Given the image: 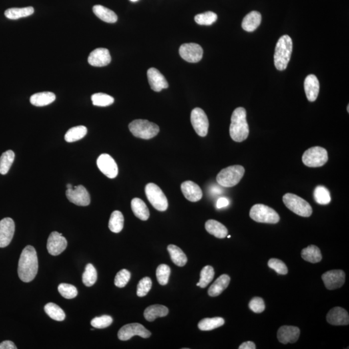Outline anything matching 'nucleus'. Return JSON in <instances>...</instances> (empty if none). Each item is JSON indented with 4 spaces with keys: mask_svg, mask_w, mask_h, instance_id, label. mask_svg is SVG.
I'll return each mask as SVG.
<instances>
[{
    "mask_svg": "<svg viewBox=\"0 0 349 349\" xmlns=\"http://www.w3.org/2000/svg\"><path fill=\"white\" fill-rule=\"evenodd\" d=\"M39 270L37 251L32 246H27L21 252L18 273L21 281L29 283L35 278Z\"/></svg>",
    "mask_w": 349,
    "mask_h": 349,
    "instance_id": "obj_1",
    "label": "nucleus"
},
{
    "mask_svg": "<svg viewBox=\"0 0 349 349\" xmlns=\"http://www.w3.org/2000/svg\"><path fill=\"white\" fill-rule=\"evenodd\" d=\"M230 135L233 141L241 143L248 138L249 126L246 121V109L237 107L231 117Z\"/></svg>",
    "mask_w": 349,
    "mask_h": 349,
    "instance_id": "obj_2",
    "label": "nucleus"
},
{
    "mask_svg": "<svg viewBox=\"0 0 349 349\" xmlns=\"http://www.w3.org/2000/svg\"><path fill=\"white\" fill-rule=\"evenodd\" d=\"M292 46V41L289 36H282L279 39L274 53V65L279 71H283L288 66Z\"/></svg>",
    "mask_w": 349,
    "mask_h": 349,
    "instance_id": "obj_3",
    "label": "nucleus"
},
{
    "mask_svg": "<svg viewBox=\"0 0 349 349\" xmlns=\"http://www.w3.org/2000/svg\"><path fill=\"white\" fill-rule=\"evenodd\" d=\"M245 169L240 165H231L222 169L217 176V182L221 186L230 187L238 184L244 176Z\"/></svg>",
    "mask_w": 349,
    "mask_h": 349,
    "instance_id": "obj_4",
    "label": "nucleus"
},
{
    "mask_svg": "<svg viewBox=\"0 0 349 349\" xmlns=\"http://www.w3.org/2000/svg\"><path fill=\"white\" fill-rule=\"evenodd\" d=\"M129 129L135 137L145 140L153 138L157 136L160 131V129L156 123L142 119L131 122L129 123Z\"/></svg>",
    "mask_w": 349,
    "mask_h": 349,
    "instance_id": "obj_5",
    "label": "nucleus"
},
{
    "mask_svg": "<svg viewBox=\"0 0 349 349\" xmlns=\"http://www.w3.org/2000/svg\"><path fill=\"white\" fill-rule=\"evenodd\" d=\"M283 201L287 208L300 216L308 217L312 215V208L310 204L298 195L286 193Z\"/></svg>",
    "mask_w": 349,
    "mask_h": 349,
    "instance_id": "obj_6",
    "label": "nucleus"
},
{
    "mask_svg": "<svg viewBox=\"0 0 349 349\" xmlns=\"http://www.w3.org/2000/svg\"><path fill=\"white\" fill-rule=\"evenodd\" d=\"M250 217L256 222L268 224H276L280 220V217L274 209L261 204L255 205L252 207Z\"/></svg>",
    "mask_w": 349,
    "mask_h": 349,
    "instance_id": "obj_7",
    "label": "nucleus"
},
{
    "mask_svg": "<svg viewBox=\"0 0 349 349\" xmlns=\"http://www.w3.org/2000/svg\"><path fill=\"white\" fill-rule=\"evenodd\" d=\"M328 153L326 149L320 146L310 147L305 151L302 157L303 164L310 167L323 166L328 161Z\"/></svg>",
    "mask_w": 349,
    "mask_h": 349,
    "instance_id": "obj_8",
    "label": "nucleus"
},
{
    "mask_svg": "<svg viewBox=\"0 0 349 349\" xmlns=\"http://www.w3.org/2000/svg\"><path fill=\"white\" fill-rule=\"evenodd\" d=\"M145 195L149 202L157 210L164 211L168 207V202L162 189L154 183H149L145 187Z\"/></svg>",
    "mask_w": 349,
    "mask_h": 349,
    "instance_id": "obj_9",
    "label": "nucleus"
},
{
    "mask_svg": "<svg viewBox=\"0 0 349 349\" xmlns=\"http://www.w3.org/2000/svg\"><path fill=\"white\" fill-rule=\"evenodd\" d=\"M191 123L195 132L200 137H206L208 132L209 121L205 111L199 107L193 109L191 113Z\"/></svg>",
    "mask_w": 349,
    "mask_h": 349,
    "instance_id": "obj_10",
    "label": "nucleus"
},
{
    "mask_svg": "<svg viewBox=\"0 0 349 349\" xmlns=\"http://www.w3.org/2000/svg\"><path fill=\"white\" fill-rule=\"evenodd\" d=\"M135 336H141L143 338H148L151 336V332L143 325L137 323L125 325L122 327L118 332V338L122 341L129 340Z\"/></svg>",
    "mask_w": 349,
    "mask_h": 349,
    "instance_id": "obj_11",
    "label": "nucleus"
},
{
    "mask_svg": "<svg viewBox=\"0 0 349 349\" xmlns=\"http://www.w3.org/2000/svg\"><path fill=\"white\" fill-rule=\"evenodd\" d=\"M66 196L70 202L77 206H86L91 203L90 195L82 185L67 189Z\"/></svg>",
    "mask_w": 349,
    "mask_h": 349,
    "instance_id": "obj_12",
    "label": "nucleus"
},
{
    "mask_svg": "<svg viewBox=\"0 0 349 349\" xmlns=\"http://www.w3.org/2000/svg\"><path fill=\"white\" fill-rule=\"evenodd\" d=\"M179 54L185 61L189 63H197L202 59L203 48L197 43H184L179 49Z\"/></svg>",
    "mask_w": 349,
    "mask_h": 349,
    "instance_id": "obj_13",
    "label": "nucleus"
},
{
    "mask_svg": "<svg viewBox=\"0 0 349 349\" xmlns=\"http://www.w3.org/2000/svg\"><path fill=\"white\" fill-rule=\"evenodd\" d=\"M100 171L109 179H114L119 173L116 162L110 155L103 153L100 155L97 161Z\"/></svg>",
    "mask_w": 349,
    "mask_h": 349,
    "instance_id": "obj_14",
    "label": "nucleus"
},
{
    "mask_svg": "<svg viewBox=\"0 0 349 349\" xmlns=\"http://www.w3.org/2000/svg\"><path fill=\"white\" fill-rule=\"evenodd\" d=\"M325 286L328 290L341 288L346 281V273L342 270L328 271L322 275Z\"/></svg>",
    "mask_w": 349,
    "mask_h": 349,
    "instance_id": "obj_15",
    "label": "nucleus"
},
{
    "mask_svg": "<svg viewBox=\"0 0 349 349\" xmlns=\"http://www.w3.org/2000/svg\"><path fill=\"white\" fill-rule=\"evenodd\" d=\"M67 241L62 233L53 232L50 234L47 240V248L52 256H58L65 250Z\"/></svg>",
    "mask_w": 349,
    "mask_h": 349,
    "instance_id": "obj_16",
    "label": "nucleus"
},
{
    "mask_svg": "<svg viewBox=\"0 0 349 349\" xmlns=\"http://www.w3.org/2000/svg\"><path fill=\"white\" fill-rule=\"evenodd\" d=\"M15 224L9 217L0 221V248H5L11 243L15 234Z\"/></svg>",
    "mask_w": 349,
    "mask_h": 349,
    "instance_id": "obj_17",
    "label": "nucleus"
},
{
    "mask_svg": "<svg viewBox=\"0 0 349 349\" xmlns=\"http://www.w3.org/2000/svg\"><path fill=\"white\" fill-rule=\"evenodd\" d=\"M111 61L110 53L105 48H98L94 50L88 57L89 64L94 67H104L109 64Z\"/></svg>",
    "mask_w": 349,
    "mask_h": 349,
    "instance_id": "obj_18",
    "label": "nucleus"
},
{
    "mask_svg": "<svg viewBox=\"0 0 349 349\" xmlns=\"http://www.w3.org/2000/svg\"><path fill=\"white\" fill-rule=\"evenodd\" d=\"M327 320L332 326H348L349 324V313L342 307H334L327 314Z\"/></svg>",
    "mask_w": 349,
    "mask_h": 349,
    "instance_id": "obj_19",
    "label": "nucleus"
},
{
    "mask_svg": "<svg viewBox=\"0 0 349 349\" xmlns=\"http://www.w3.org/2000/svg\"><path fill=\"white\" fill-rule=\"evenodd\" d=\"M147 79L150 85L151 88L156 92H160L163 89L168 87V83L159 70L155 68H150L147 72Z\"/></svg>",
    "mask_w": 349,
    "mask_h": 349,
    "instance_id": "obj_20",
    "label": "nucleus"
},
{
    "mask_svg": "<svg viewBox=\"0 0 349 349\" xmlns=\"http://www.w3.org/2000/svg\"><path fill=\"white\" fill-rule=\"evenodd\" d=\"M300 330L298 327L284 326L281 327L278 331L279 342L283 344H294L298 340Z\"/></svg>",
    "mask_w": 349,
    "mask_h": 349,
    "instance_id": "obj_21",
    "label": "nucleus"
},
{
    "mask_svg": "<svg viewBox=\"0 0 349 349\" xmlns=\"http://www.w3.org/2000/svg\"><path fill=\"white\" fill-rule=\"evenodd\" d=\"M181 190L185 198L191 202H197L203 197V191L199 185L192 181H187L181 185Z\"/></svg>",
    "mask_w": 349,
    "mask_h": 349,
    "instance_id": "obj_22",
    "label": "nucleus"
},
{
    "mask_svg": "<svg viewBox=\"0 0 349 349\" xmlns=\"http://www.w3.org/2000/svg\"><path fill=\"white\" fill-rule=\"evenodd\" d=\"M304 88L308 101H316L320 92V82L318 78L314 75L307 76L305 80Z\"/></svg>",
    "mask_w": 349,
    "mask_h": 349,
    "instance_id": "obj_23",
    "label": "nucleus"
},
{
    "mask_svg": "<svg viewBox=\"0 0 349 349\" xmlns=\"http://www.w3.org/2000/svg\"><path fill=\"white\" fill-rule=\"evenodd\" d=\"M169 310L166 307L161 305H151L147 307L144 313L145 320L153 322L157 318H162L168 314Z\"/></svg>",
    "mask_w": 349,
    "mask_h": 349,
    "instance_id": "obj_24",
    "label": "nucleus"
},
{
    "mask_svg": "<svg viewBox=\"0 0 349 349\" xmlns=\"http://www.w3.org/2000/svg\"><path fill=\"white\" fill-rule=\"evenodd\" d=\"M230 282V276L226 274L221 275L209 287L208 290L209 296L211 297L219 296L228 287Z\"/></svg>",
    "mask_w": 349,
    "mask_h": 349,
    "instance_id": "obj_25",
    "label": "nucleus"
},
{
    "mask_svg": "<svg viewBox=\"0 0 349 349\" xmlns=\"http://www.w3.org/2000/svg\"><path fill=\"white\" fill-rule=\"evenodd\" d=\"M205 228L211 235L219 239L225 238L228 235V230L222 223L215 220H208L205 224Z\"/></svg>",
    "mask_w": 349,
    "mask_h": 349,
    "instance_id": "obj_26",
    "label": "nucleus"
},
{
    "mask_svg": "<svg viewBox=\"0 0 349 349\" xmlns=\"http://www.w3.org/2000/svg\"><path fill=\"white\" fill-rule=\"evenodd\" d=\"M261 22V14L257 11L250 12L243 19L242 27L245 31L253 32L260 25Z\"/></svg>",
    "mask_w": 349,
    "mask_h": 349,
    "instance_id": "obj_27",
    "label": "nucleus"
},
{
    "mask_svg": "<svg viewBox=\"0 0 349 349\" xmlns=\"http://www.w3.org/2000/svg\"><path fill=\"white\" fill-rule=\"evenodd\" d=\"M56 100V95L52 92H41L32 95L30 102L37 107H43L51 104Z\"/></svg>",
    "mask_w": 349,
    "mask_h": 349,
    "instance_id": "obj_28",
    "label": "nucleus"
},
{
    "mask_svg": "<svg viewBox=\"0 0 349 349\" xmlns=\"http://www.w3.org/2000/svg\"><path fill=\"white\" fill-rule=\"evenodd\" d=\"M94 14L101 21L105 22L113 23L118 20L117 15L111 10L103 7V5H95L93 8Z\"/></svg>",
    "mask_w": 349,
    "mask_h": 349,
    "instance_id": "obj_29",
    "label": "nucleus"
},
{
    "mask_svg": "<svg viewBox=\"0 0 349 349\" xmlns=\"http://www.w3.org/2000/svg\"><path fill=\"white\" fill-rule=\"evenodd\" d=\"M131 209L135 216L142 221H146L149 217V209L143 200L134 198L131 201Z\"/></svg>",
    "mask_w": 349,
    "mask_h": 349,
    "instance_id": "obj_30",
    "label": "nucleus"
},
{
    "mask_svg": "<svg viewBox=\"0 0 349 349\" xmlns=\"http://www.w3.org/2000/svg\"><path fill=\"white\" fill-rule=\"evenodd\" d=\"M302 257L305 261L311 263L320 262L322 259V253L320 248L315 245H310L307 248L303 249Z\"/></svg>",
    "mask_w": 349,
    "mask_h": 349,
    "instance_id": "obj_31",
    "label": "nucleus"
},
{
    "mask_svg": "<svg viewBox=\"0 0 349 349\" xmlns=\"http://www.w3.org/2000/svg\"><path fill=\"white\" fill-rule=\"evenodd\" d=\"M35 9L33 7L23 8H11L6 10L5 16L8 19L18 20L21 18L29 17L33 15Z\"/></svg>",
    "mask_w": 349,
    "mask_h": 349,
    "instance_id": "obj_32",
    "label": "nucleus"
},
{
    "mask_svg": "<svg viewBox=\"0 0 349 349\" xmlns=\"http://www.w3.org/2000/svg\"><path fill=\"white\" fill-rule=\"evenodd\" d=\"M167 250L174 264L179 267H183L186 264L187 257L179 247L174 245H169L167 246Z\"/></svg>",
    "mask_w": 349,
    "mask_h": 349,
    "instance_id": "obj_33",
    "label": "nucleus"
},
{
    "mask_svg": "<svg viewBox=\"0 0 349 349\" xmlns=\"http://www.w3.org/2000/svg\"><path fill=\"white\" fill-rule=\"evenodd\" d=\"M124 218L120 211H114L111 213L109 221V228L113 233H119L123 230Z\"/></svg>",
    "mask_w": 349,
    "mask_h": 349,
    "instance_id": "obj_34",
    "label": "nucleus"
},
{
    "mask_svg": "<svg viewBox=\"0 0 349 349\" xmlns=\"http://www.w3.org/2000/svg\"><path fill=\"white\" fill-rule=\"evenodd\" d=\"M87 133V127L83 125H79L69 129L65 135V140L67 143H73L79 141L86 135Z\"/></svg>",
    "mask_w": 349,
    "mask_h": 349,
    "instance_id": "obj_35",
    "label": "nucleus"
},
{
    "mask_svg": "<svg viewBox=\"0 0 349 349\" xmlns=\"http://www.w3.org/2000/svg\"><path fill=\"white\" fill-rule=\"evenodd\" d=\"M224 324V319L221 317H215L213 318L203 319L199 322L198 327L201 330L209 331L219 328Z\"/></svg>",
    "mask_w": 349,
    "mask_h": 349,
    "instance_id": "obj_36",
    "label": "nucleus"
},
{
    "mask_svg": "<svg viewBox=\"0 0 349 349\" xmlns=\"http://www.w3.org/2000/svg\"><path fill=\"white\" fill-rule=\"evenodd\" d=\"M45 313L50 317L58 322H62L65 318V312L59 305L53 303H49L44 307Z\"/></svg>",
    "mask_w": 349,
    "mask_h": 349,
    "instance_id": "obj_37",
    "label": "nucleus"
},
{
    "mask_svg": "<svg viewBox=\"0 0 349 349\" xmlns=\"http://www.w3.org/2000/svg\"><path fill=\"white\" fill-rule=\"evenodd\" d=\"M15 154L13 151L8 150L0 157V173L7 174L15 161Z\"/></svg>",
    "mask_w": 349,
    "mask_h": 349,
    "instance_id": "obj_38",
    "label": "nucleus"
},
{
    "mask_svg": "<svg viewBox=\"0 0 349 349\" xmlns=\"http://www.w3.org/2000/svg\"><path fill=\"white\" fill-rule=\"evenodd\" d=\"M315 201L319 205H327L331 201L330 191L327 187L323 186H318L315 188L314 192Z\"/></svg>",
    "mask_w": 349,
    "mask_h": 349,
    "instance_id": "obj_39",
    "label": "nucleus"
},
{
    "mask_svg": "<svg viewBox=\"0 0 349 349\" xmlns=\"http://www.w3.org/2000/svg\"><path fill=\"white\" fill-rule=\"evenodd\" d=\"M93 104L96 106L106 107L114 103V99L107 94L99 93L91 96Z\"/></svg>",
    "mask_w": 349,
    "mask_h": 349,
    "instance_id": "obj_40",
    "label": "nucleus"
},
{
    "mask_svg": "<svg viewBox=\"0 0 349 349\" xmlns=\"http://www.w3.org/2000/svg\"><path fill=\"white\" fill-rule=\"evenodd\" d=\"M97 280V272L92 264H88L85 267L82 275V282L87 287L93 286Z\"/></svg>",
    "mask_w": 349,
    "mask_h": 349,
    "instance_id": "obj_41",
    "label": "nucleus"
},
{
    "mask_svg": "<svg viewBox=\"0 0 349 349\" xmlns=\"http://www.w3.org/2000/svg\"><path fill=\"white\" fill-rule=\"evenodd\" d=\"M215 272L214 269L212 267L206 266L202 269L200 274V280L199 282V287L201 288H206L207 286L211 283L214 278Z\"/></svg>",
    "mask_w": 349,
    "mask_h": 349,
    "instance_id": "obj_42",
    "label": "nucleus"
},
{
    "mask_svg": "<svg viewBox=\"0 0 349 349\" xmlns=\"http://www.w3.org/2000/svg\"><path fill=\"white\" fill-rule=\"evenodd\" d=\"M217 20V15L213 12L208 11L199 14L195 17V21L201 25H211Z\"/></svg>",
    "mask_w": 349,
    "mask_h": 349,
    "instance_id": "obj_43",
    "label": "nucleus"
},
{
    "mask_svg": "<svg viewBox=\"0 0 349 349\" xmlns=\"http://www.w3.org/2000/svg\"><path fill=\"white\" fill-rule=\"evenodd\" d=\"M58 290L62 296L67 300L75 298L78 295L77 288L73 285L66 284V283H61L59 285Z\"/></svg>",
    "mask_w": 349,
    "mask_h": 349,
    "instance_id": "obj_44",
    "label": "nucleus"
},
{
    "mask_svg": "<svg viewBox=\"0 0 349 349\" xmlns=\"http://www.w3.org/2000/svg\"><path fill=\"white\" fill-rule=\"evenodd\" d=\"M170 272V268L167 265L162 264L157 267L156 276L159 284L161 285L167 284Z\"/></svg>",
    "mask_w": 349,
    "mask_h": 349,
    "instance_id": "obj_45",
    "label": "nucleus"
},
{
    "mask_svg": "<svg viewBox=\"0 0 349 349\" xmlns=\"http://www.w3.org/2000/svg\"><path fill=\"white\" fill-rule=\"evenodd\" d=\"M152 287V281L148 277H145L139 281L137 285V296L139 297H144L146 296L147 293L151 290Z\"/></svg>",
    "mask_w": 349,
    "mask_h": 349,
    "instance_id": "obj_46",
    "label": "nucleus"
},
{
    "mask_svg": "<svg viewBox=\"0 0 349 349\" xmlns=\"http://www.w3.org/2000/svg\"><path fill=\"white\" fill-rule=\"evenodd\" d=\"M113 323V318L111 316H104L97 317L91 320V324L94 328H105L110 326Z\"/></svg>",
    "mask_w": 349,
    "mask_h": 349,
    "instance_id": "obj_47",
    "label": "nucleus"
},
{
    "mask_svg": "<svg viewBox=\"0 0 349 349\" xmlns=\"http://www.w3.org/2000/svg\"><path fill=\"white\" fill-rule=\"evenodd\" d=\"M268 266L276 271L278 274L286 275L288 273V268H287V265L278 259H270L268 261Z\"/></svg>",
    "mask_w": 349,
    "mask_h": 349,
    "instance_id": "obj_48",
    "label": "nucleus"
},
{
    "mask_svg": "<svg viewBox=\"0 0 349 349\" xmlns=\"http://www.w3.org/2000/svg\"><path fill=\"white\" fill-rule=\"evenodd\" d=\"M131 278V274L126 269L119 271L115 278V285L119 288H123L129 282Z\"/></svg>",
    "mask_w": 349,
    "mask_h": 349,
    "instance_id": "obj_49",
    "label": "nucleus"
},
{
    "mask_svg": "<svg viewBox=\"0 0 349 349\" xmlns=\"http://www.w3.org/2000/svg\"><path fill=\"white\" fill-rule=\"evenodd\" d=\"M249 308L253 312L257 313V314L263 312L265 309L264 300L262 298H259V297H255L249 303Z\"/></svg>",
    "mask_w": 349,
    "mask_h": 349,
    "instance_id": "obj_50",
    "label": "nucleus"
},
{
    "mask_svg": "<svg viewBox=\"0 0 349 349\" xmlns=\"http://www.w3.org/2000/svg\"><path fill=\"white\" fill-rule=\"evenodd\" d=\"M17 346L11 341H4L0 344V349H17Z\"/></svg>",
    "mask_w": 349,
    "mask_h": 349,
    "instance_id": "obj_51",
    "label": "nucleus"
},
{
    "mask_svg": "<svg viewBox=\"0 0 349 349\" xmlns=\"http://www.w3.org/2000/svg\"><path fill=\"white\" fill-rule=\"evenodd\" d=\"M229 205V201L225 197H221L217 201L216 206L217 208L220 209L228 206Z\"/></svg>",
    "mask_w": 349,
    "mask_h": 349,
    "instance_id": "obj_52",
    "label": "nucleus"
},
{
    "mask_svg": "<svg viewBox=\"0 0 349 349\" xmlns=\"http://www.w3.org/2000/svg\"><path fill=\"white\" fill-rule=\"evenodd\" d=\"M239 349H256V347L254 342H246L241 344L239 348Z\"/></svg>",
    "mask_w": 349,
    "mask_h": 349,
    "instance_id": "obj_53",
    "label": "nucleus"
},
{
    "mask_svg": "<svg viewBox=\"0 0 349 349\" xmlns=\"http://www.w3.org/2000/svg\"><path fill=\"white\" fill-rule=\"evenodd\" d=\"M221 190H222V189L219 188V187H214L211 189V191H212L213 193H216V194H219V193L222 192Z\"/></svg>",
    "mask_w": 349,
    "mask_h": 349,
    "instance_id": "obj_54",
    "label": "nucleus"
},
{
    "mask_svg": "<svg viewBox=\"0 0 349 349\" xmlns=\"http://www.w3.org/2000/svg\"><path fill=\"white\" fill-rule=\"evenodd\" d=\"M73 187V186H72V185H71V184H67V189L72 188V187Z\"/></svg>",
    "mask_w": 349,
    "mask_h": 349,
    "instance_id": "obj_55",
    "label": "nucleus"
},
{
    "mask_svg": "<svg viewBox=\"0 0 349 349\" xmlns=\"http://www.w3.org/2000/svg\"><path fill=\"white\" fill-rule=\"evenodd\" d=\"M130 1L135 2L138 1V0H130Z\"/></svg>",
    "mask_w": 349,
    "mask_h": 349,
    "instance_id": "obj_56",
    "label": "nucleus"
},
{
    "mask_svg": "<svg viewBox=\"0 0 349 349\" xmlns=\"http://www.w3.org/2000/svg\"><path fill=\"white\" fill-rule=\"evenodd\" d=\"M348 113H349V105H348Z\"/></svg>",
    "mask_w": 349,
    "mask_h": 349,
    "instance_id": "obj_57",
    "label": "nucleus"
},
{
    "mask_svg": "<svg viewBox=\"0 0 349 349\" xmlns=\"http://www.w3.org/2000/svg\"><path fill=\"white\" fill-rule=\"evenodd\" d=\"M230 237H231V235H228V238H230Z\"/></svg>",
    "mask_w": 349,
    "mask_h": 349,
    "instance_id": "obj_58",
    "label": "nucleus"
}]
</instances>
